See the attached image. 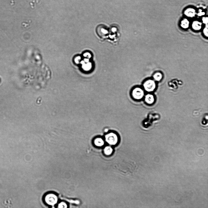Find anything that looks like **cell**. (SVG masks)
Segmentation results:
<instances>
[{"label": "cell", "mask_w": 208, "mask_h": 208, "mask_svg": "<svg viewBox=\"0 0 208 208\" xmlns=\"http://www.w3.org/2000/svg\"><path fill=\"white\" fill-rule=\"evenodd\" d=\"M208 27H206L203 30V33L204 35L206 36L207 37H208Z\"/></svg>", "instance_id": "cell-18"}, {"label": "cell", "mask_w": 208, "mask_h": 208, "mask_svg": "<svg viewBox=\"0 0 208 208\" xmlns=\"http://www.w3.org/2000/svg\"><path fill=\"white\" fill-rule=\"evenodd\" d=\"M104 153L107 155H109L112 153L113 149L110 146H107L105 147L104 150Z\"/></svg>", "instance_id": "cell-12"}, {"label": "cell", "mask_w": 208, "mask_h": 208, "mask_svg": "<svg viewBox=\"0 0 208 208\" xmlns=\"http://www.w3.org/2000/svg\"><path fill=\"white\" fill-rule=\"evenodd\" d=\"M145 101L147 103L151 104L153 103L154 101V98L153 95L148 94L146 95L145 98Z\"/></svg>", "instance_id": "cell-10"}, {"label": "cell", "mask_w": 208, "mask_h": 208, "mask_svg": "<svg viewBox=\"0 0 208 208\" xmlns=\"http://www.w3.org/2000/svg\"><path fill=\"white\" fill-rule=\"evenodd\" d=\"M153 77L155 80L159 81L161 80L163 76H162L161 73H160V72H157V73L155 74Z\"/></svg>", "instance_id": "cell-14"}, {"label": "cell", "mask_w": 208, "mask_h": 208, "mask_svg": "<svg viewBox=\"0 0 208 208\" xmlns=\"http://www.w3.org/2000/svg\"><path fill=\"white\" fill-rule=\"evenodd\" d=\"M92 54L90 52L86 51L84 52L83 54V56L84 58L90 60L92 57Z\"/></svg>", "instance_id": "cell-13"}, {"label": "cell", "mask_w": 208, "mask_h": 208, "mask_svg": "<svg viewBox=\"0 0 208 208\" xmlns=\"http://www.w3.org/2000/svg\"><path fill=\"white\" fill-rule=\"evenodd\" d=\"M105 138L106 142L110 145H115L118 142V135L114 132H110L106 134Z\"/></svg>", "instance_id": "cell-1"}, {"label": "cell", "mask_w": 208, "mask_h": 208, "mask_svg": "<svg viewBox=\"0 0 208 208\" xmlns=\"http://www.w3.org/2000/svg\"><path fill=\"white\" fill-rule=\"evenodd\" d=\"M144 92L142 89L136 87L133 89L132 92V95L133 98L136 100H140L143 97Z\"/></svg>", "instance_id": "cell-3"}, {"label": "cell", "mask_w": 208, "mask_h": 208, "mask_svg": "<svg viewBox=\"0 0 208 208\" xmlns=\"http://www.w3.org/2000/svg\"><path fill=\"white\" fill-rule=\"evenodd\" d=\"M67 207V204L64 202L60 203L58 205V208H66Z\"/></svg>", "instance_id": "cell-17"}, {"label": "cell", "mask_w": 208, "mask_h": 208, "mask_svg": "<svg viewBox=\"0 0 208 208\" xmlns=\"http://www.w3.org/2000/svg\"><path fill=\"white\" fill-rule=\"evenodd\" d=\"M109 131V130L107 129H106L105 130V132H107Z\"/></svg>", "instance_id": "cell-21"}, {"label": "cell", "mask_w": 208, "mask_h": 208, "mask_svg": "<svg viewBox=\"0 0 208 208\" xmlns=\"http://www.w3.org/2000/svg\"><path fill=\"white\" fill-rule=\"evenodd\" d=\"M202 24L198 21L193 22L192 24V27L193 29L196 31H199L201 28Z\"/></svg>", "instance_id": "cell-7"}, {"label": "cell", "mask_w": 208, "mask_h": 208, "mask_svg": "<svg viewBox=\"0 0 208 208\" xmlns=\"http://www.w3.org/2000/svg\"><path fill=\"white\" fill-rule=\"evenodd\" d=\"M60 199L66 200V201H67L68 202H69L70 203H74V204H79V202L78 201V200H72V199H66V198H64V197L61 196V195L60 196Z\"/></svg>", "instance_id": "cell-15"}, {"label": "cell", "mask_w": 208, "mask_h": 208, "mask_svg": "<svg viewBox=\"0 0 208 208\" xmlns=\"http://www.w3.org/2000/svg\"><path fill=\"white\" fill-rule=\"evenodd\" d=\"M189 21L187 19H185L181 21V25L183 28L187 29L189 27Z\"/></svg>", "instance_id": "cell-11"}, {"label": "cell", "mask_w": 208, "mask_h": 208, "mask_svg": "<svg viewBox=\"0 0 208 208\" xmlns=\"http://www.w3.org/2000/svg\"><path fill=\"white\" fill-rule=\"evenodd\" d=\"M94 143L97 146L101 147L104 144V141L101 138H97L94 140Z\"/></svg>", "instance_id": "cell-8"}, {"label": "cell", "mask_w": 208, "mask_h": 208, "mask_svg": "<svg viewBox=\"0 0 208 208\" xmlns=\"http://www.w3.org/2000/svg\"><path fill=\"white\" fill-rule=\"evenodd\" d=\"M195 11L194 9L192 8L187 9L185 12V14L187 17H193L195 15Z\"/></svg>", "instance_id": "cell-9"}, {"label": "cell", "mask_w": 208, "mask_h": 208, "mask_svg": "<svg viewBox=\"0 0 208 208\" xmlns=\"http://www.w3.org/2000/svg\"><path fill=\"white\" fill-rule=\"evenodd\" d=\"M81 63V64L82 70L85 72H88L91 71L93 68V64L90 60L84 58L82 60Z\"/></svg>", "instance_id": "cell-2"}, {"label": "cell", "mask_w": 208, "mask_h": 208, "mask_svg": "<svg viewBox=\"0 0 208 208\" xmlns=\"http://www.w3.org/2000/svg\"><path fill=\"white\" fill-rule=\"evenodd\" d=\"M204 13L203 12H202V11L200 10L199 13L198 14V15L199 16H202V15H204Z\"/></svg>", "instance_id": "cell-20"}, {"label": "cell", "mask_w": 208, "mask_h": 208, "mask_svg": "<svg viewBox=\"0 0 208 208\" xmlns=\"http://www.w3.org/2000/svg\"><path fill=\"white\" fill-rule=\"evenodd\" d=\"M145 90L148 92L153 91L156 88V84L154 81L149 80L146 81L144 84Z\"/></svg>", "instance_id": "cell-5"}, {"label": "cell", "mask_w": 208, "mask_h": 208, "mask_svg": "<svg viewBox=\"0 0 208 208\" xmlns=\"http://www.w3.org/2000/svg\"><path fill=\"white\" fill-rule=\"evenodd\" d=\"M96 31L98 35L103 38L106 37L109 33V31L107 28L102 25H99L97 27Z\"/></svg>", "instance_id": "cell-6"}, {"label": "cell", "mask_w": 208, "mask_h": 208, "mask_svg": "<svg viewBox=\"0 0 208 208\" xmlns=\"http://www.w3.org/2000/svg\"><path fill=\"white\" fill-rule=\"evenodd\" d=\"M46 203L49 205H53L56 204L58 201L57 196L54 193H49L45 197Z\"/></svg>", "instance_id": "cell-4"}, {"label": "cell", "mask_w": 208, "mask_h": 208, "mask_svg": "<svg viewBox=\"0 0 208 208\" xmlns=\"http://www.w3.org/2000/svg\"><path fill=\"white\" fill-rule=\"evenodd\" d=\"M203 22L204 24L207 25L208 22V19L207 17H204L202 19Z\"/></svg>", "instance_id": "cell-19"}, {"label": "cell", "mask_w": 208, "mask_h": 208, "mask_svg": "<svg viewBox=\"0 0 208 208\" xmlns=\"http://www.w3.org/2000/svg\"><path fill=\"white\" fill-rule=\"evenodd\" d=\"M82 61V58L81 56H78L76 57L75 59V62L76 63L78 64L81 63Z\"/></svg>", "instance_id": "cell-16"}]
</instances>
